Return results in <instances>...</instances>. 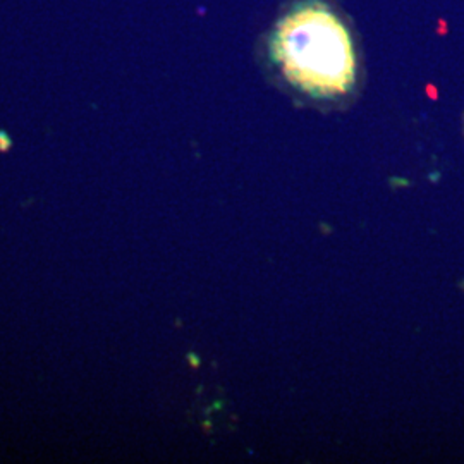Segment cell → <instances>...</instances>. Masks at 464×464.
<instances>
[{
    "instance_id": "1",
    "label": "cell",
    "mask_w": 464,
    "mask_h": 464,
    "mask_svg": "<svg viewBox=\"0 0 464 464\" xmlns=\"http://www.w3.org/2000/svg\"><path fill=\"white\" fill-rule=\"evenodd\" d=\"M264 45L277 76L308 99H346L358 84V42L348 17L331 0L289 2Z\"/></svg>"
}]
</instances>
